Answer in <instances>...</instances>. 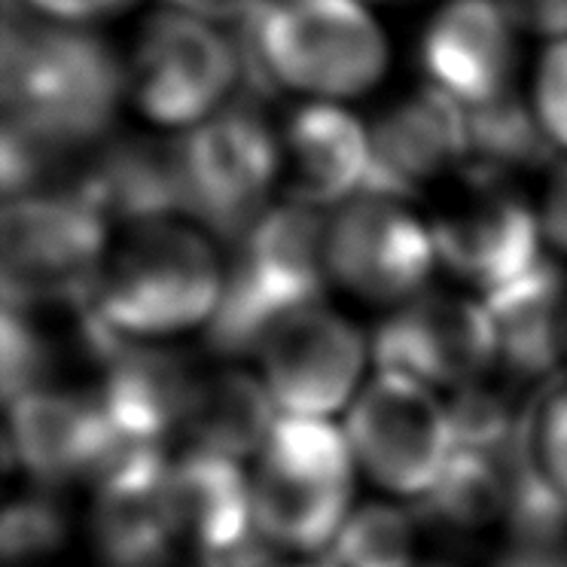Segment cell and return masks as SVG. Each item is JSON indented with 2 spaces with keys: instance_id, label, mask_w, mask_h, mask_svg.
Wrapping results in <instances>:
<instances>
[{
  "instance_id": "1",
  "label": "cell",
  "mask_w": 567,
  "mask_h": 567,
  "mask_svg": "<svg viewBox=\"0 0 567 567\" xmlns=\"http://www.w3.org/2000/svg\"><path fill=\"white\" fill-rule=\"evenodd\" d=\"M226 290L217 238L186 217L116 226L83 323L92 346H168L205 330Z\"/></svg>"
},
{
  "instance_id": "2",
  "label": "cell",
  "mask_w": 567,
  "mask_h": 567,
  "mask_svg": "<svg viewBox=\"0 0 567 567\" xmlns=\"http://www.w3.org/2000/svg\"><path fill=\"white\" fill-rule=\"evenodd\" d=\"M125 99V62L92 28L7 19V128L68 162L101 144Z\"/></svg>"
},
{
  "instance_id": "3",
  "label": "cell",
  "mask_w": 567,
  "mask_h": 567,
  "mask_svg": "<svg viewBox=\"0 0 567 567\" xmlns=\"http://www.w3.org/2000/svg\"><path fill=\"white\" fill-rule=\"evenodd\" d=\"M247 86L306 101L360 99L388 74L391 47L363 0H266L241 31Z\"/></svg>"
},
{
  "instance_id": "4",
  "label": "cell",
  "mask_w": 567,
  "mask_h": 567,
  "mask_svg": "<svg viewBox=\"0 0 567 567\" xmlns=\"http://www.w3.org/2000/svg\"><path fill=\"white\" fill-rule=\"evenodd\" d=\"M247 473L259 537L275 553H330L358 509V461L330 419L278 415Z\"/></svg>"
},
{
  "instance_id": "5",
  "label": "cell",
  "mask_w": 567,
  "mask_h": 567,
  "mask_svg": "<svg viewBox=\"0 0 567 567\" xmlns=\"http://www.w3.org/2000/svg\"><path fill=\"white\" fill-rule=\"evenodd\" d=\"M327 217L330 210L281 198L235 241L220 311L208 327L214 351L226 358L254 354L271 323L323 302L330 287L323 262Z\"/></svg>"
},
{
  "instance_id": "6",
  "label": "cell",
  "mask_w": 567,
  "mask_h": 567,
  "mask_svg": "<svg viewBox=\"0 0 567 567\" xmlns=\"http://www.w3.org/2000/svg\"><path fill=\"white\" fill-rule=\"evenodd\" d=\"M113 223L76 184L7 198L3 306L86 311Z\"/></svg>"
},
{
  "instance_id": "7",
  "label": "cell",
  "mask_w": 567,
  "mask_h": 567,
  "mask_svg": "<svg viewBox=\"0 0 567 567\" xmlns=\"http://www.w3.org/2000/svg\"><path fill=\"white\" fill-rule=\"evenodd\" d=\"M181 217L214 238L238 241L275 205L281 181V137L259 104L233 101L208 123L172 141Z\"/></svg>"
},
{
  "instance_id": "8",
  "label": "cell",
  "mask_w": 567,
  "mask_h": 567,
  "mask_svg": "<svg viewBox=\"0 0 567 567\" xmlns=\"http://www.w3.org/2000/svg\"><path fill=\"white\" fill-rule=\"evenodd\" d=\"M440 269L488 299L549 257L540 208L530 205L513 174L476 162L440 189L427 217Z\"/></svg>"
},
{
  "instance_id": "9",
  "label": "cell",
  "mask_w": 567,
  "mask_h": 567,
  "mask_svg": "<svg viewBox=\"0 0 567 567\" xmlns=\"http://www.w3.org/2000/svg\"><path fill=\"white\" fill-rule=\"evenodd\" d=\"M245 76L241 40L174 10L150 16L125 62V89L137 116L177 135L241 99Z\"/></svg>"
},
{
  "instance_id": "10",
  "label": "cell",
  "mask_w": 567,
  "mask_h": 567,
  "mask_svg": "<svg viewBox=\"0 0 567 567\" xmlns=\"http://www.w3.org/2000/svg\"><path fill=\"white\" fill-rule=\"evenodd\" d=\"M342 431L360 473L396 501H427L457 452L452 409L440 391L396 370L370 372Z\"/></svg>"
},
{
  "instance_id": "11",
  "label": "cell",
  "mask_w": 567,
  "mask_h": 567,
  "mask_svg": "<svg viewBox=\"0 0 567 567\" xmlns=\"http://www.w3.org/2000/svg\"><path fill=\"white\" fill-rule=\"evenodd\" d=\"M330 287L354 302L396 311L431 290L440 269L431 223L412 198L363 189L330 210L323 235Z\"/></svg>"
},
{
  "instance_id": "12",
  "label": "cell",
  "mask_w": 567,
  "mask_h": 567,
  "mask_svg": "<svg viewBox=\"0 0 567 567\" xmlns=\"http://www.w3.org/2000/svg\"><path fill=\"white\" fill-rule=\"evenodd\" d=\"M250 358L281 415L333 421L370 379L372 336L333 306L311 302L271 323Z\"/></svg>"
},
{
  "instance_id": "13",
  "label": "cell",
  "mask_w": 567,
  "mask_h": 567,
  "mask_svg": "<svg viewBox=\"0 0 567 567\" xmlns=\"http://www.w3.org/2000/svg\"><path fill=\"white\" fill-rule=\"evenodd\" d=\"M372 363L457 394L501 363L492 311L476 293L427 290L384 318L372 336Z\"/></svg>"
},
{
  "instance_id": "14",
  "label": "cell",
  "mask_w": 567,
  "mask_h": 567,
  "mask_svg": "<svg viewBox=\"0 0 567 567\" xmlns=\"http://www.w3.org/2000/svg\"><path fill=\"white\" fill-rule=\"evenodd\" d=\"M168 522L177 555L217 567H262L271 561L254 518L250 473L235 457L208 449L172 455Z\"/></svg>"
},
{
  "instance_id": "15",
  "label": "cell",
  "mask_w": 567,
  "mask_h": 567,
  "mask_svg": "<svg viewBox=\"0 0 567 567\" xmlns=\"http://www.w3.org/2000/svg\"><path fill=\"white\" fill-rule=\"evenodd\" d=\"M522 31L509 0H445L421 38L427 86L467 113L513 99Z\"/></svg>"
},
{
  "instance_id": "16",
  "label": "cell",
  "mask_w": 567,
  "mask_h": 567,
  "mask_svg": "<svg viewBox=\"0 0 567 567\" xmlns=\"http://www.w3.org/2000/svg\"><path fill=\"white\" fill-rule=\"evenodd\" d=\"M7 406L10 452L40 485L95 482L125 449L95 394L43 384L7 400Z\"/></svg>"
},
{
  "instance_id": "17",
  "label": "cell",
  "mask_w": 567,
  "mask_h": 567,
  "mask_svg": "<svg viewBox=\"0 0 567 567\" xmlns=\"http://www.w3.org/2000/svg\"><path fill=\"white\" fill-rule=\"evenodd\" d=\"M370 189L412 198L443 189L470 162L467 111L424 83L372 125Z\"/></svg>"
},
{
  "instance_id": "18",
  "label": "cell",
  "mask_w": 567,
  "mask_h": 567,
  "mask_svg": "<svg viewBox=\"0 0 567 567\" xmlns=\"http://www.w3.org/2000/svg\"><path fill=\"white\" fill-rule=\"evenodd\" d=\"M287 198L333 210L372 184V128L346 104L302 101L281 128Z\"/></svg>"
},
{
  "instance_id": "19",
  "label": "cell",
  "mask_w": 567,
  "mask_h": 567,
  "mask_svg": "<svg viewBox=\"0 0 567 567\" xmlns=\"http://www.w3.org/2000/svg\"><path fill=\"white\" fill-rule=\"evenodd\" d=\"M567 275L553 257L501 293L485 299L497 327V370L516 382H534L561 370L558 360V315Z\"/></svg>"
},
{
  "instance_id": "20",
  "label": "cell",
  "mask_w": 567,
  "mask_h": 567,
  "mask_svg": "<svg viewBox=\"0 0 567 567\" xmlns=\"http://www.w3.org/2000/svg\"><path fill=\"white\" fill-rule=\"evenodd\" d=\"M278 415L257 372H202L184 421L186 449H208L245 464L257 455Z\"/></svg>"
},
{
  "instance_id": "21",
  "label": "cell",
  "mask_w": 567,
  "mask_h": 567,
  "mask_svg": "<svg viewBox=\"0 0 567 567\" xmlns=\"http://www.w3.org/2000/svg\"><path fill=\"white\" fill-rule=\"evenodd\" d=\"M327 561L333 567H415L419 522L409 509L384 501L358 506L330 546Z\"/></svg>"
},
{
  "instance_id": "22",
  "label": "cell",
  "mask_w": 567,
  "mask_h": 567,
  "mask_svg": "<svg viewBox=\"0 0 567 567\" xmlns=\"http://www.w3.org/2000/svg\"><path fill=\"white\" fill-rule=\"evenodd\" d=\"M525 449L555 497L567 506V382L553 384L528 412Z\"/></svg>"
},
{
  "instance_id": "23",
  "label": "cell",
  "mask_w": 567,
  "mask_h": 567,
  "mask_svg": "<svg viewBox=\"0 0 567 567\" xmlns=\"http://www.w3.org/2000/svg\"><path fill=\"white\" fill-rule=\"evenodd\" d=\"M64 543V516L59 506L40 497L16 501L3 516V555L10 565L47 558Z\"/></svg>"
},
{
  "instance_id": "24",
  "label": "cell",
  "mask_w": 567,
  "mask_h": 567,
  "mask_svg": "<svg viewBox=\"0 0 567 567\" xmlns=\"http://www.w3.org/2000/svg\"><path fill=\"white\" fill-rule=\"evenodd\" d=\"M530 111L553 150L567 153V38L549 40L530 83Z\"/></svg>"
},
{
  "instance_id": "25",
  "label": "cell",
  "mask_w": 567,
  "mask_h": 567,
  "mask_svg": "<svg viewBox=\"0 0 567 567\" xmlns=\"http://www.w3.org/2000/svg\"><path fill=\"white\" fill-rule=\"evenodd\" d=\"M19 3L28 13L47 22L89 28L92 22H104V19L125 13L137 0H19Z\"/></svg>"
},
{
  "instance_id": "26",
  "label": "cell",
  "mask_w": 567,
  "mask_h": 567,
  "mask_svg": "<svg viewBox=\"0 0 567 567\" xmlns=\"http://www.w3.org/2000/svg\"><path fill=\"white\" fill-rule=\"evenodd\" d=\"M162 3H165V10L193 16V19L208 22V25L245 31L257 19L266 0H162Z\"/></svg>"
},
{
  "instance_id": "27",
  "label": "cell",
  "mask_w": 567,
  "mask_h": 567,
  "mask_svg": "<svg viewBox=\"0 0 567 567\" xmlns=\"http://www.w3.org/2000/svg\"><path fill=\"white\" fill-rule=\"evenodd\" d=\"M537 208H540L546 247L567 259V162L553 168Z\"/></svg>"
},
{
  "instance_id": "28",
  "label": "cell",
  "mask_w": 567,
  "mask_h": 567,
  "mask_svg": "<svg viewBox=\"0 0 567 567\" xmlns=\"http://www.w3.org/2000/svg\"><path fill=\"white\" fill-rule=\"evenodd\" d=\"M525 31L546 38H567V0H509Z\"/></svg>"
},
{
  "instance_id": "29",
  "label": "cell",
  "mask_w": 567,
  "mask_h": 567,
  "mask_svg": "<svg viewBox=\"0 0 567 567\" xmlns=\"http://www.w3.org/2000/svg\"><path fill=\"white\" fill-rule=\"evenodd\" d=\"M558 360H561V370H567V290L561 299V315H558Z\"/></svg>"
},
{
  "instance_id": "30",
  "label": "cell",
  "mask_w": 567,
  "mask_h": 567,
  "mask_svg": "<svg viewBox=\"0 0 567 567\" xmlns=\"http://www.w3.org/2000/svg\"><path fill=\"white\" fill-rule=\"evenodd\" d=\"M262 567H333L330 561H318V558H293V561H266Z\"/></svg>"
},
{
  "instance_id": "31",
  "label": "cell",
  "mask_w": 567,
  "mask_h": 567,
  "mask_svg": "<svg viewBox=\"0 0 567 567\" xmlns=\"http://www.w3.org/2000/svg\"><path fill=\"white\" fill-rule=\"evenodd\" d=\"M363 3H406V0H363Z\"/></svg>"
},
{
  "instance_id": "32",
  "label": "cell",
  "mask_w": 567,
  "mask_h": 567,
  "mask_svg": "<svg viewBox=\"0 0 567 567\" xmlns=\"http://www.w3.org/2000/svg\"><path fill=\"white\" fill-rule=\"evenodd\" d=\"M415 567H440V565H421V561H419V565H415Z\"/></svg>"
}]
</instances>
